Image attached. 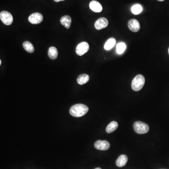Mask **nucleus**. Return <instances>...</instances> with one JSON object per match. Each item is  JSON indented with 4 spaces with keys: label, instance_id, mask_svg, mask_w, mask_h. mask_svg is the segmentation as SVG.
Wrapping results in <instances>:
<instances>
[{
    "label": "nucleus",
    "instance_id": "1",
    "mask_svg": "<svg viewBox=\"0 0 169 169\" xmlns=\"http://www.w3.org/2000/svg\"><path fill=\"white\" fill-rule=\"evenodd\" d=\"M88 107L84 104H75L70 108V113L74 117H81L87 114L88 111Z\"/></svg>",
    "mask_w": 169,
    "mask_h": 169
},
{
    "label": "nucleus",
    "instance_id": "2",
    "mask_svg": "<svg viewBox=\"0 0 169 169\" xmlns=\"http://www.w3.org/2000/svg\"><path fill=\"white\" fill-rule=\"evenodd\" d=\"M145 79L143 75L139 74L134 78L132 82V88L135 91H139L143 88Z\"/></svg>",
    "mask_w": 169,
    "mask_h": 169
},
{
    "label": "nucleus",
    "instance_id": "3",
    "mask_svg": "<svg viewBox=\"0 0 169 169\" xmlns=\"http://www.w3.org/2000/svg\"><path fill=\"white\" fill-rule=\"evenodd\" d=\"M133 129L138 134H145L149 131V126L145 123L137 121L133 124Z\"/></svg>",
    "mask_w": 169,
    "mask_h": 169
},
{
    "label": "nucleus",
    "instance_id": "4",
    "mask_svg": "<svg viewBox=\"0 0 169 169\" xmlns=\"http://www.w3.org/2000/svg\"><path fill=\"white\" fill-rule=\"evenodd\" d=\"M0 19L3 24L6 25H11L13 23V17L10 12L2 11L0 13Z\"/></svg>",
    "mask_w": 169,
    "mask_h": 169
},
{
    "label": "nucleus",
    "instance_id": "5",
    "mask_svg": "<svg viewBox=\"0 0 169 169\" xmlns=\"http://www.w3.org/2000/svg\"><path fill=\"white\" fill-rule=\"evenodd\" d=\"M89 49V45L87 42L83 41L77 45L76 49V53L79 56L86 54Z\"/></svg>",
    "mask_w": 169,
    "mask_h": 169
},
{
    "label": "nucleus",
    "instance_id": "6",
    "mask_svg": "<svg viewBox=\"0 0 169 169\" xmlns=\"http://www.w3.org/2000/svg\"><path fill=\"white\" fill-rule=\"evenodd\" d=\"M43 20L42 14L40 13H34L31 14L29 17L28 20L32 24H39L41 23Z\"/></svg>",
    "mask_w": 169,
    "mask_h": 169
},
{
    "label": "nucleus",
    "instance_id": "7",
    "mask_svg": "<svg viewBox=\"0 0 169 169\" xmlns=\"http://www.w3.org/2000/svg\"><path fill=\"white\" fill-rule=\"evenodd\" d=\"M94 147L99 150H107L110 147V144L106 141L98 140L95 142Z\"/></svg>",
    "mask_w": 169,
    "mask_h": 169
},
{
    "label": "nucleus",
    "instance_id": "8",
    "mask_svg": "<svg viewBox=\"0 0 169 169\" xmlns=\"http://www.w3.org/2000/svg\"><path fill=\"white\" fill-rule=\"evenodd\" d=\"M108 24V22L107 19L105 17H101L96 21L94 24V26L96 29L100 30L107 27Z\"/></svg>",
    "mask_w": 169,
    "mask_h": 169
},
{
    "label": "nucleus",
    "instance_id": "9",
    "mask_svg": "<svg viewBox=\"0 0 169 169\" xmlns=\"http://www.w3.org/2000/svg\"><path fill=\"white\" fill-rule=\"evenodd\" d=\"M128 26L129 29L133 32H138L140 29V23L135 19H132L129 21Z\"/></svg>",
    "mask_w": 169,
    "mask_h": 169
},
{
    "label": "nucleus",
    "instance_id": "10",
    "mask_svg": "<svg viewBox=\"0 0 169 169\" xmlns=\"http://www.w3.org/2000/svg\"><path fill=\"white\" fill-rule=\"evenodd\" d=\"M89 7L92 11L95 12H101L102 10V7L100 2L96 1H92L89 3Z\"/></svg>",
    "mask_w": 169,
    "mask_h": 169
},
{
    "label": "nucleus",
    "instance_id": "11",
    "mask_svg": "<svg viewBox=\"0 0 169 169\" xmlns=\"http://www.w3.org/2000/svg\"><path fill=\"white\" fill-rule=\"evenodd\" d=\"M128 161V157L125 155H121L116 161V164L118 167H122L126 165Z\"/></svg>",
    "mask_w": 169,
    "mask_h": 169
},
{
    "label": "nucleus",
    "instance_id": "12",
    "mask_svg": "<svg viewBox=\"0 0 169 169\" xmlns=\"http://www.w3.org/2000/svg\"><path fill=\"white\" fill-rule=\"evenodd\" d=\"M60 23L62 25H64L66 29H69L72 23L71 17L68 15L62 16L60 19Z\"/></svg>",
    "mask_w": 169,
    "mask_h": 169
},
{
    "label": "nucleus",
    "instance_id": "13",
    "mask_svg": "<svg viewBox=\"0 0 169 169\" xmlns=\"http://www.w3.org/2000/svg\"><path fill=\"white\" fill-rule=\"evenodd\" d=\"M89 80V75L86 74H82L79 76L78 78H77V82L79 84L82 85V84L87 83Z\"/></svg>",
    "mask_w": 169,
    "mask_h": 169
},
{
    "label": "nucleus",
    "instance_id": "14",
    "mask_svg": "<svg viewBox=\"0 0 169 169\" xmlns=\"http://www.w3.org/2000/svg\"><path fill=\"white\" fill-rule=\"evenodd\" d=\"M48 55L51 59H56L58 56V51L57 49L54 47H51L49 48L48 50Z\"/></svg>",
    "mask_w": 169,
    "mask_h": 169
},
{
    "label": "nucleus",
    "instance_id": "15",
    "mask_svg": "<svg viewBox=\"0 0 169 169\" xmlns=\"http://www.w3.org/2000/svg\"><path fill=\"white\" fill-rule=\"evenodd\" d=\"M116 41L114 38H111L108 40L104 46L105 50H109L112 49L116 44Z\"/></svg>",
    "mask_w": 169,
    "mask_h": 169
},
{
    "label": "nucleus",
    "instance_id": "16",
    "mask_svg": "<svg viewBox=\"0 0 169 169\" xmlns=\"http://www.w3.org/2000/svg\"><path fill=\"white\" fill-rule=\"evenodd\" d=\"M118 125L116 121H112L108 124L106 129V131L107 133H111L117 130L118 127Z\"/></svg>",
    "mask_w": 169,
    "mask_h": 169
},
{
    "label": "nucleus",
    "instance_id": "17",
    "mask_svg": "<svg viewBox=\"0 0 169 169\" xmlns=\"http://www.w3.org/2000/svg\"><path fill=\"white\" fill-rule=\"evenodd\" d=\"M23 46L24 49L30 53H33L34 51V45L30 42L25 41L23 43Z\"/></svg>",
    "mask_w": 169,
    "mask_h": 169
},
{
    "label": "nucleus",
    "instance_id": "18",
    "mask_svg": "<svg viewBox=\"0 0 169 169\" xmlns=\"http://www.w3.org/2000/svg\"><path fill=\"white\" fill-rule=\"evenodd\" d=\"M126 46L124 42H120L118 43L116 47V51L118 54L121 55L126 50Z\"/></svg>",
    "mask_w": 169,
    "mask_h": 169
},
{
    "label": "nucleus",
    "instance_id": "19",
    "mask_svg": "<svg viewBox=\"0 0 169 169\" xmlns=\"http://www.w3.org/2000/svg\"><path fill=\"white\" fill-rule=\"evenodd\" d=\"M131 11L133 14L135 15H138L140 14L142 11V7L139 4L134 5L132 7Z\"/></svg>",
    "mask_w": 169,
    "mask_h": 169
},
{
    "label": "nucleus",
    "instance_id": "20",
    "mask_svg": "<svg viewBox=\"0 0 169 169\" xmlns=\"http://www.w3.org/2000/svg\"><path fill=\"white\" fill-rule=\"evenodd\" d=\"M55 2H59V1H64V0H54Z\"/></svg>",
    "mask_w": 169,
    "mask_h": 169
},
{
    "label": "nucleus",
    "instance_id": "21",
    "mask_svg": "<svg viewBox=\"0 0 169 169\" xmlns=\"http://www.w3.org/2000/svg\"><path fill=\"white\" fill-rule=\"evenodd\" d=\"M157 1H164V0H157Z\"/></svg>",
    "mask_w": 169,
    "mask_h": 169
},
{
    "label": "nucleus",
    "instance_id": "22",
    "mask_svg": "<svg viewBox=\"0 0 169 169\" xmlns=\"http://www.w3.org/2000/svg\"><path fill=\"white\" fill-rule=\"evenodd\" d=\"M1 60H0V65H1Z\"/></svg>",
    "mask_w": 169,
    "mask_h": 169
},
{
    "label": "nucleus",
    "instance_id": "23",
    "mask_svg": "<svg viewBox=\"0 0 169 169\" xmlns=\"http://www.w3.org/2000/svg\"><path fill=\"white\" fill-rule=\"evenodd\" d=\"M101 169V168H96V169Z\"/></svg>",
    "mask_w": 169,
    "mask_h": 169
},
{
    "label": "nucleus",
    "instance_id": "24",
    "mask_svg": "<svg viewBox=\"0 0 169 169\" xmlns=\"http://www.w3.org/2000/svg\"><path fill=\"white\" fill-rule=\"evenodd\" d=\"M168 51H169V50H168Z\"/></svg>",
    "mask_w": 169,
    "mask_h": 169
}]
</instances>
